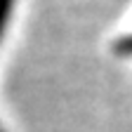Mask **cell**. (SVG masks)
Returning a JSON list of instances; mask_svg holds the SVG:
<instances>
[{
	"label": "cell",
	"instance_id": "cell-1",
	"mask_svg": "<svg viewBox=\"0 0 132 132\" xmlns=\"http://www.w3.org/2000/svg\"><path fill=\"white\" fill-rule=\"evenodd\" d=\"M14 7H16V0H0V43H3L5 33H7V24L14 14Z\"/></svg>",
	"mask_w": 132,
	"mask_h": 132
},
{
	"label": "cell",
	"instance_id": "cell-2",
	"mask_svg": "<svg viewBox=\"0 0 132 132\" xmlns=\"http://www.w3.org/2000/svg\"><path fill=\"white\" fill-rule=\"evenodd\" d=\"M125 45H127V47H132V38H130V40H125Z\"/></svg>",
	"mask_w": 132,
	"mask_h": 132
}]
</instances>
